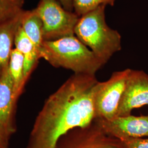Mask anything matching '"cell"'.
<instances>
[{"label":"cell","instance_id":"obj_17","mask_svg":"<svg viewBox=\"0 0 148 148\" xmlns=\"http://www.w3.org/2000/svg\"><path fill=\"white\" fill-rule=\"evenodd\" d=\"M0 148H10V139L6 137L5 135L0 130Z\"/></svg>","mask_w":148,"mask_h":148},{"label":"cell","instance_id":"obj_5","mask_svg":"<svg viewBox=\"0 0 148 148\" xmlns=\"http://www.w3.org/2000/svg\"><path fill=\"white\" fill-rule=\"evenodd\" d=\"M130 71V69H126L115 71L109 79L101 82L94 95L95 119L111 120L116 117Z\"/></svg>","mask_w":148,"mask_h":148},{"label":"cell","instance_id":"obj_16","mask_svg":"<svg viewBox=\"0 0 148 148\" xmlns=\"http://www.w3.org/2000/svg\"><path fill=\"white\" fill-rule=\"evenodd\" d=\"M121 140L127 148H148V138H125Z\"/></svg>","mask_w":148,"mask_h":148},{"label":"cell","instance_id":"obj_8","mask_svg":"<svg viewBox=\"0 0 148 148\" xmlns=\"http://www.w3.org/2000/svg\"><path fill=\"white\" fill-rule=\"evenodd\" d=\"M108 135L121 140L125 138L148 137V116L116 117L111 120L95 119Z\"/></svg>","mask_w":148,"mask_h":148},{"label":"cell","instance_id":"obj_12","mask_svg":"<svg viewBox=\"0 0 148 148\" xmlns=\"http://www.w3.org/2000/svg\"><path fill=\"white\" fill-rule=\"evenodd\" d=\"M21 27L40 53L43 42L42 23L35 9L24 11L22 16Z\"/></svg>","mask_w":148,"mask_h":148},{"label":"cell","instance_id":"obj_13","mask_svg":"<svg viewBox=\"0 0 148 148\" xmlns=\"http://www.w3.org/2000/svg\"><path fill=\"white\" fill-rule=\"evenodd\" d=\"M24 59L23 54L14 48L11 53L8 64V71L12 80L16 98L21 95L25 82L24 79Z\"/></svg>","mask_w":148,"mask_h":148},{"label":"cell","instance_id":"obj_7","mask_svg":"<svg viewBox=\"0 0 148 148\" xmlns=\"http://www.w3.org/2000/svg\"><path fill=\"white\" fill-rule=\"evenodd\" d=\"M148 105V74L130 69L117 117L131 115L134 109Z\"/></svg>","mask_w":148,"mask_h":148},{"label":"cell","instance_id":"obj_11","mask_svg":"<svg viewBox=\"0 0 148 148\" xmlns=\"http://www.w3.org/2000/svg\"><path fill=\"white\" fill-rule=\"evenodd\" d=\"M14 45L16 48L23 54L24 59V79L26 83L33 69L40 59L39 52L32 41L19 27L16 34Z\"/></svg>","mask_w":148,"mask_h":148},{"label":"cell","instance_id":"obj_1","mask_svg":"<svg viewBox=\"0 0 148 148\" xmlns=\"http://www.w3.org/2000/svg\"><path fill=\"white\" fill-rule=\"evenodd\" d=\"M100 83L95 75L71 76L45 101L27 148H55L64 134L93 121L94 95Z\"/></svg>","mask_w":148,"mask_h":148},{"label":"cell","instance_id":"obj_9","mask_svg":"<svg viewBox=\"0 0 148 148\" xmlns=\"http://www.w3.org/2000/svg\"><path fill=\"white\" fill-rule=\"evenodd\" d=\"M17 101L8 66L0 75V130L10 139L16 131L14 116Z\"/></svg>","mask_w":148,"mask_h":148},{"label":"cell","instance_id":"obj_14","mask_svg":"<svg viewBox=\"0 0 148 148\" xmlns=\"http://www.w3.org/2000/svg\"><path fill=\"white\" fill-rule=\"evenodd\" d=\"M24 0H0V24L19 14Z\"/></svg>","mask_w":148,"mask_h":148},{"label":"cell","instance_id":"obj_10","mask_svg":"<svg viewBox=\"0 0 148 148\" xmlns=\"http://www.w3.org/2000/svg\"><path fill=\"white\" fill-rule=\"evenodd\" d=\"M24 11L0 24V75L8 66L16 34L21 25Z\"/></svg>","mask_w":148,"mask_h":148},{"label":"cell","instance_id":"obj_2","mask_svg":"<svg viewBox=\"0 0 148 148\" xmlns=\"http://www.w3.org/2000/svg\"><path fill=\"white\" fill-rule=\"evenodd\" d=\"M39 57L54 67L70 70L75 74L95 75L106 64L75 35L43 41Z\"/></svg>","mask_w":148,"mask_h":148},{"label":"cell","instance_id":"obj_15","mask_svg":"<svg viewBox=\"0 0 148 148\" xmlns=\"http://www.w3.org/2000/svg\"><path fill=\"white\" fill-rule=\"evenodd\" d=\"M116 0H74L73 8L75 13L80 16L95 10L101 5L113 6Z\"/></svg>","mask_w":148,"mask_h":148},{"label":"cell","instance_id":"obj_6","mask_svg":"<svg viewBox=\"0 0 148 148\" xmlns=\"http://www.w3.org/2000/svg\"><path fill=\"white\" fill-rule=\"evenodd\" d=\"M55 148H127L121 140L108 135L95 119L90 125L77 127L59 139Z\"/></svg>","mask_w":148,"mask_h":148},{"label":"cell","instance_id":"obj_18","mask_svg":"<svg viewBox=\"0 0 148 148\" xmlns=\"http://www.w3.org/2000/svg\"><path fill=\"white\" fill-rule=\"evenodd\" d=\"M61 5H63L64 8L67 11H71L73 8V1L74 0H59Z\"/></svg>","mask_w":148,"mask_h":148},{"label":"cell","instance_id":"obj_4","mask_svg":"<svg viewBox=\"0 0 148 148\" xmlns=\"http://www.w3.org/2000/svg\"><path fill=\"white\" fill-rule=\"evenodd\" d=\"M35 10L42 23L44 41L75 35L79 16L66 10L56 0H41Z\"/></svg>","mask_w":148,"mask_h":148},{"label":"cell","instance_id":"obj_3","mask_svg":"<svg viewBox=\"0 0 148 148\" xmlns=\"http://www.w3.org/2000/svg\"><path fill=\"white\" fill-rule=\"evenodd\" d=\"M106 5L80 16L75 29V35L106 64L121 49V36L106 24Z\"/></svg>","mask_w":148,"mask_h":148}]
</instances>
